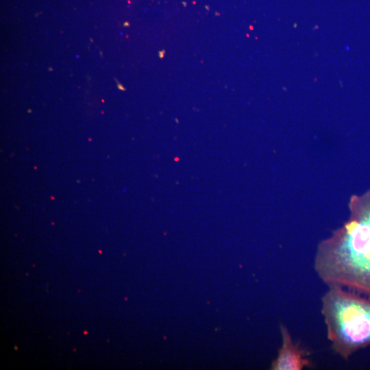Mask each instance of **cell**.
<instances>
[{
  "instance_id": "1",
  "label": "cell",
  "mask_w": 370,
  "mask_h": 370,
  "mask_svg": "<svg viewBox=\"0 0 370 370\" xmlns=\"http://www.w3.org/2000/svg\"><path fill=\"white\" fill-rule=\"evenodd\" d=\"M314 268L328 286L370 295V203L356 206L349 220L319 246Z\"/></svg>"
},
{
  "instance_id": "2",
  "label": "cell",
  "mask_w": 370,
  "mask_h": 370,
  "mask_svg": "<svg viewBox=\"0 0 370 370\" xmlns=\"http://www.w3.org/2000/svg\"><path fill=\"white\" fill-rule=\"evenodd\" d=\"M321 298V314L333 351L348 359L370 345V297L330 286Z\"/></svg>"
},
{
  "instance_id": "3",
  "label": "cell",
  "mask_w": 370,
  "mask_h": 370,
  "mask_svg": "<svg viewBox=\"0 0 370 370\" xmlns=\"http://www.w3.org/2000/svg\"><path fill=\"white\" fill-rule=\"evenodd\" d=\"M281 347L271 369L273 370H301L310 365L307 353L293 341L292 336L284 324H280Z\"/></svg>"
}]
</instances>
